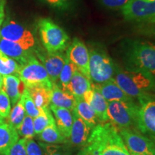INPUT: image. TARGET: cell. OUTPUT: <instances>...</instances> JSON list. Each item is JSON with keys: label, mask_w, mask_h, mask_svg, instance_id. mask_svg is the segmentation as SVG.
<instances>
[{"label": "cell", "mask_w": 155, "mask_h": 155, "mask_svg": "<svg viewBox=\"0 0 155 155\" xmlns=\"http://www.w3.org/2000/svg\"><path fill=\"white\" fill-rule=\"evenodd\" d=\"M139 102L140 105L136 129L155 139V96L150 94Z\"/></svg>", "instance_id": "9"}, {"label": "cell", "mask_w": 155, "mask_h": 155, "mask_svg": "<svg viewBox=\"0 0 155 155\" xmlns=\"http://www.w3.org/2000/svg\"><path fill=\"white\" fill-rule=\"evenodd\" d=\"M27 155H43V152L39 145L33 139H26Z\"/></svg>", "instance_id": "35"}, {"label": "cell", "mask_w": 155, "mask_h": 155, "mask_svg": "<svg viewBox=\"0 0 155 155\" xmlns=\"http://www.w3.org/2000/svg\"><path fill=\"white\" fill-rule=\"evenodd\" d=\"M91 130L85 146L89 155H131L111 122H101Z\"/></svg>", "instance_id": "1"}, {"label": "cell", "mask_w": 155, "mask_h": 155, "mask_svg": "<svg viewBox=\"0 0 155 155\" xmlns=\"http://www.w3.org/2000/svg\"><path fill=\"white\" fill-rule=\"evenodd\" d=\"M32 100L39 110L49 107L51 100L52 88L45 87L28 88Z\"/></svg>", "instance_id": "25"}, {"label": "cell", "mask_w": 155, "mask_h": 155, "mask_svg": "<svg viewBox=\"0 0 155 155\" xmlns=\"http://www.w3.org/2000/svg\"><path fill=\"white\" fill-rule=\"evenodd\" d=\"M11 111V101L2 88L0 89V116L7 119Z\"/></svg>", "instance_id": "33"}, {"label": "cell", "mask_w": 155, "mask_h": 155, "mask_svg": "<svg viewBox=\"0 0 155 155\" xmlns=\"http://www.w3.org/2000/svg\"><path fill=\"white\" fill-rule=\"evenodd\" d=\"M91 89L93 91V96L89 104L91 106L101 122L108 121L109 119L108 116V102L100 94V92L92 86Z\"/></svg>", "instance_id": "23"}, {"label": "cell", "mask_w": 155, "mask_h": 155, "mask_svg": "<svg viewBox=\"0 0 155 155\" xmlns=\"http://www.w3.org/2000/svg\"><path fill=\"white\" fill-rule=\"evenodd\" d=\"M17 131L19 136L22 137V138L26 139L33 138L35 135L33 124V118L28 115L25 116L22 124L17 129Z\"/></svg>", "instance_id": "32"}, {"label": "cell", "mask_w": 155, "mask_h": 155, "mask_svg": "<svg viewBox=\"0 0 155 155\" xmlns=\"http://www.w3.org/2000/svg\"><path fill=\"white\" fill-rule=\"evenodd\" d=\"M131 0H99L104 7L110 9H122Z\"/></svg>", "instance_id": "37"}, {"label": "cell", "mask_w": 155, "mask_h": 155, "mask_svg": "<svg viewBox=\"0 0 155 155\" xmlns=\"http://www.w3.org/2000/svg\"><path fill=\"white\" fill-rule=\"evenodd\" d=\"M73 110H74L78 116L83 120L91 129L98 124L99 121L97 117L94 110L91 106L85 101L83 98L75 99V105Z\"/></svg>", "instance_id": "21"}, {"label": "cell", "mask_w": 155, "mask_h": 155, "mask_svg": "<svg viewBox=\"0 0 155 155\" xmlns=\"http://www.w3.org/2000/svg\"><path fill=\"white\" fill-rule=\"evenodd\" d=\"M5 155H27L26 139H21L13 144Z\"/></svg>", "instance_id": "34"}, {"label": "cell", "mask_w": 155, "mask_h": 155, "mask_svg": "<svg viewBox=\"0 0 155 155\" xmlns=\"http://www.w3.org/2000/svg\"><path fill=\"white\" fill-rule=\"evenodd\" d=\"M1 38L22 45L25 48L35 50V40L30 30L12 19H7L1 28Z\"/></svg>", "instance_id": "10"}, {"label": "cell", "mask_w": 155, "mask_h": 155, "mask_svg": "<svg viewBox=\"0 0 155 155\" xmlns=\"http://www.w3.org/2000/svg\"><path fill=\"white\" fill-rule=\"evenodd\" d=\"M121 12L127 20L141 22L155 16V0H131Z\"/></svg>", "instance_id": "11"}, {"label": "cell", "mask_w": 155, "mask_h": 155, "mask_svg": "<svg viewBox=\"0 0 155 155\" xmlns=\"http://www.w3.org/2000/svg\"><path fill=\"white\" fill-rule=\"evenodd\" d=\"M38 28L42 44L49 53H63L70 45V38L65 30L51 19H40Z\"/></svg>", "instance_id": "4"}, {"label": "cell", "mask_w": 155, "mask_h": 155, "mask_svg": "<svg viewBox=\"0 0 155 155\" xmlns=\"http://www.w3.org/2000/svg\"><path fill=\"white\" fill-rule=\"evenodd\" d=\"M3 86V76L0 75V89L2 88Z\"/></svg>", "instance_id": "42"}, {"label": "cell", "mask_w": 155, "mask_h": 155, "mask_svg": "<svg viewBox=\"0 0 155 155\" xmlns=\"http://www.w3.org/2000/svg\"><path fill=\"white\" fill-rule=\"evenodd\" d=\"M134 155H144V154H134Z\"/></svg>", "instance_id": "44"}, {"label": "cell", "mask_w": 155, "mask_h": 155, "mask_svg": "<svg viewBox=\"0 0 155 155\" xmlns=\"http://www.w3.org/2000/svg\"><path fill=\"white\" fill-rule=\"evenodd\" d=\"M2 123H4V119L1 116H0V124H2Z\"/></svg>", "instance_id": "43"}, {"label": "cell", "mask_w": 155, "mask_h": 155, "mask_svg": "<svg viewBox=\"0 0 155 155\" xmlns=\"http://www.w3.org/2000/svg\"><path fill=\"white\" fill-rule=\"evenodd\" d=\"M90 89H91V80L83 75L78 70H75L69 84L70 94L73 95L75 99L83 98V94Z\"/></svg>", "instance_id": "19"}, {"label": "cell", "mask_w": 155, "mask_h": 155, "mask_svg": "<svg viewBox=\"0 0 155 155\" xmlns=\"http://www.w3.org/2000/svg\"><path fill=\"white\" fill-rule=\"evenodd\" d=\"M39 145L41 147L43 155H71V152L70 147L65 145L47 143L39 141Z\"/></svg>", "instance_id": "30"}, {"label": "cell", "mask_w": 155, "mask_h": 155, "mask_svg": "<svg viewBox=\"0 0 155 155\" xmlns=\"http://www.w3.org/2000/svg\"><path fill=\"white\" fill-rule=\"evenodd\" d=\"M18 77L27 88L39 86L53 88V83L47 71L35 55L31 57L25 65H21Z\"/></svg>", "instance_id": "7"}, {"label": "cell", "mask_w": 155, "mask_h": 155, "mask_svg": "<svg viewBox=\"0 0 155 155\" xmlns=\"http://www.w3.org/2000/svg\"><path fill=\"white\" fill-rule=\"evenodd\" d=\"M0 155H4V154H0Z\"/></svg>", "instance_id": "45"}, {"label": "cell", "mask_w": 155, "mask_h": 155, "mask_svg": "<svg viewBox=\"0 0 155 155\" xmlns=\"http://www.w3.org/2000/svg\"><path fill=\"white\" fill-rule=\"evenodd\" d=\"M49 106L50 111L54 114L55 124L58 130L65 139L69 140L73 124L72 112L67 108L57 107L52 104H50Z\"/></svg>", "instance_id": "17"}, {"label": "cell", "mask_w": 155, "mask_h": 155, "mask_svg": "<svg viewBox=\"0 0 155 155\" xmlns=\"http://www.w3.org/2000/svg\"><path fill=\"white\" fill-rule=\"evenodd\" d=\"M50 5L60 9H66L68 8V0H44Z\"/></svg>", "instance_id": "38"}, {"label": "cell", "mask_w": 155, "mask_h": 155, "mask_svg": "<svg viewBox=\"0 0 155 155\" xmlns=\"http://www.w3.org/2000/svg\"><path fill=\"white\" fill-rule=\"evenodd\" d=\"M141 24H154L155 23V16L151 17V18H149L146 19V20L143 21V22H139Z\"/></svg>", "instance_id": "40"}, {"label": "cell", "mask_w": 155, "mask_h": 155, "mask_svg": "<svg viewBox=\"0 0 155 155\" xmlns=\"http://www.w3.org/2000/svg\"><path fill=\"white\" fill-rule=\"evenodd\" d=\"M35 53L47 71L48 74L53 83H57L60 74L66 61V55L63 53H49L40 50H35Z\"/></svg>", "instance_id": "13"}, {"label": "cell", "mask_w": 155, "mask_h": 155, "mask_svg": "<svg viewBox=\"0 0 155 155\" xmlns=\"http://www.w3.org/2000/svg\"><path fill=\"white\" fill-rule=\"evenodd\" d=\"M65 55L83 75L91 80L89 74V52L84 42L80 39L75 38L67 48Z\"/></svg>", "instance_id": "12"}, {"label": "cell", "mask_w": 155, "mask_h": 155, "mask_svg": "<svg viewBox=\"0 0 155 155\" xmlns=\"http://www.w3.org/2000/svg\"><path fill=\"white\" fill-rule=\"evenodd\" d=\"M20 66L21 65L15 60L0 51V75L2 76L10 75L18 76Z\"/></svg>", "instance_id": "27"}, {"label": "cell", "mask_w": 155, "mask_h": 155, "mask_svg": "<svg viewBox=\"0 0 155 155\" xmlns=\"http://www.w3.org/2000/svg\"><path fill=\"white\" fill-rule=\"evenodd\" d=\"M91 86L100 92V94L107 102L114 101H134L132 98L128 96L122 91L114 78L103 83H91Z\"/></svg>", "instance_id": "15"}, {"label": "cell", "mask_w": 155, "mask_h": 155, "mask_svg": "<svg viewBox=\"0 0 155 155\" xmlns=\"http://www.w3.org/2000/svg\"><path fill=\"white\" fill-rule=\"evenodd\" d=\"M50 104L72 111L75 105V99L72 94L62 90L57 83H53Z\"/></svg>", "instance_id": "20"}, {"label": "cell", "mask_w": 155, "mask_h": 155, "mask_svg": "<svg viewBox=\"0 0 155 155\" xmlns=\"http://www.w3.org/2000/svg\"><path fill=\"white\" fill-rule=\"evenodd\" d=\"M119 132L131 155H155V139L132 129H121Z\"/></svg>", "instance_id": "8"}, {"label": "cell", "mask_w": 155, "mask_h": 155, "mask_svg": "<svg viewBox=\"0 0 155 155\" xmlns=\"http://www.w3.org/2000/svg\"><path fill=\"white\" fill-rule=\"evenodd\" d=\"M25 88L24 83L17 75H10L3 77L2 89L7 94L12 106H15L20 99Z\"/></svg>", "instance_id": "18"}, {"label": "cell", "mask_w": 155, "mask_h": 155, "mask_svg": "<svg viewBox=\"0 0 155 155\" xmlns=\"http://www.w3.org/2000/svg\"><path fill=\"white\" fill-rule=\"evenodd\" d=\"M55 123V119L52 115L50 108H45L40 109V114L37 117L34 118L33 124L35 134H39L45 129L48 126Z\"/></svg>", "instance_id": "26"}, {"label": "cell", "mask_w": 155, "mask_h": 155, "mask_svg": "<svg viewBox=\"0 0 155 155\" xmlns=\"http://www.w3.org/2000/svg\"><path fill=\"white\" fill-rule=\"evenodd\" d=\"M16 129L8 123L0 124V154H4L19 140Z\"/></svg>", "instance_id": "22"}, {"label": "cell", "mask_w": 155, "mask_h": 155, "mask_svg": "<svg viewBox=\"0 0 155 155\" xmlns=\"http://www.w3.org/2000/svg\"><path fill=\"white\" fill-rule=\"evenodd\" d=\"M88 52L91 81L95 83H103L114 78L116 65L105 50L91 47Z\"/></svg>", "instance_id": "5"}, {"label": "cell", "mask_w": 155, "mask_h": 155, "mask_svg": "<svg viewBox=\"0 0 155 155\" xmlns=\"http://www.w3.org/2000/svg\"><path fill=\"white\" fill-rule=\"evenodd\" d=\"M20 99L22 101L23 106L25 107L26 115L31 116L32 118H35L40 114V110L37 108L35 103L31 97L28 88H25L22 92Z\"/></svg>", "instance_id": "31"}, {"label": "cell", "mask_w": 155, "mask_h": 155, "mask_svg": "<svg viewBox=\"0 0 155 155\" xmlns=\"http://www.w3.org/2000/svg\"><path fill=\"white\" fill-rule=\"evenodd\" d=\"M25 116H26V112H25V107L23 106L22 101L19 99L9 113V115L7 118L8 119L7 123L17 130L22 124Z\"/></svg>", "instance_id": "29"}, {"label": "cell", "mask_w": 155, "mask_h": 155, "mask_svg": "<svg viewBox=\"0 0 155 155\" xmlns=\"http://www.w3.org/2000/svg\"><path fill=\"white\" fill-rule=\"evenodd\" d=\"M73 124L69 141L73 146L85 147L88 142L91 129L78 116L74 110L72 111Z\"/></svg>", "instance_id": "16"}, {"label": "cell", "mask_w": 155, "mask_h": 155, "mask_svg": "<svg viewBox=\"0 0 155 155\" xmlns=\"http://www.w3.org/2000/svg\"><path fill=\"white\" fill-rule=\"evenodd\" d=\"M38 139L40 141L47 144H67L68 139H65L58 130L55 123L48 126L41 133L38 134Z\"/></svg>", "instance_id": "24"}, {"label": "cell", "mask_w": 155, "mask_h": 155, "mask_svg": "<svg viewBox=\"0 0 155 155\" xmlns=\"http://www.w3.org/2000/svg\"><path fill=\"white\" fill-rule=\"evenodd\" d=\"M67 58V57H66ZM76 67L73 63H71L68 58H66V61L64 64L63 69H62L61 74H60L59 83H57L58 86L61 88L64 91L69 93V84L71 82V78H72L73 73L76 70Z\"/></svg>", "instance_id": "28"}, {"label": "cell", "mask_w": 155, "mask_h": 155, "mask_svg": "<svg viewBox=\"0 0 155 155\" xmlns=\"http://www.w3.org/2000/svg\"><path fill=\"white\" fill-rule=\"evenodd\" d=\"M114 79L122 91L133 99L140 100L155 90L154 79L140 71H124L116 66Z\"/></svg>", "instance_id": "3"}, {"label": "cell", "mask_w": 155, "mask_h": 155, "mask_svg": "<svg viewBox=\"0 0 155 155\" xmlns=\"http://www.w3.org/2000/svg\"><path fill=\"white\" fill-rule=\"evenodd\" d=\"M138 32L141 35L155 39V23L154 24H141L137 27Z\"/></svg>", "instance_id": "36"}, {"label": "cell", "mask_w": 155, "mask_h": 155, "mask_svg": "<svg viewBox=\"0 0 155 155\" xmlns=\"http://www.w3.org/2000/svg\"><path fill=\"white\" fill-rule=\"evenodd\" d=\"M75 155H89V154H88V152H87V150H86V149H85V147H84V148H83L82 150H81L80 152H79L77 154H75Z\"/></svg>", "instance_id": "41"}, {"label": "cell", "mask_w": 155, "mask_h": 155, "mask_svg": "<svg viewBox=\"0 0 155 155\" xmlns=\"http://www.w3.org/2000/svg\"><path fill=\"white\" fill-rule=\"evenodd\" d=\"M0 51L12 58L20 65H25L31 57L35 55L34 50L25 48L22 45L0 38Z\"/></svg>", "instance_id": "14"}, {"label": "cell", "mask_w": 155, "mask_h": 155, "mask_svg": "<svg viewBox=\"0 0 155 155\" xmlns=\"http://www.w3.org/2000/svg\"><path fill=\"white\" fill-rule=\"evenodd\" d=\"M6 0H0V32H1V27L4 22L5 14V7ZM1 38V34H0Z\"/></svg>", "instance_id": "39"}, {"label": "cell", "mask_w": 155, "mask_h": 155, "mask_svg": "<svg viewBox=\"0 0 155 155\" xmlns=\"http://www.w3.org/2000/svg\"><path fill=\"white\" fill-rule=\"evenodd\" d=\"M124 46L127 70L146 73L155 81V44L148 41L129 40Z\"/></svg>", "instance_id": "2"}, {"label": "cell", "mask_w": 155, "mask_h": 155, "mask_svg": "<svg viewBox=\"0 0 155 155\" xmlns=\"http://www.w3.org/2000/svg\"><path fill=\"white\" fill-rule=\"evenodd\" d=\"M139 110V105L134 101L108 102V119L118 129L136 128Z\"/></svg>", "instance_id": "6"}]
</instances>
